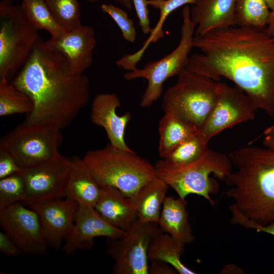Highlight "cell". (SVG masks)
Instances as JSON below:
<instances>
[{
    "instance_id": "e575fe53",
    "label": "cell",
    "mask_w": 274,
    "mask_h": 274,
    "mask_svg": "<svg viewBox=\"0 0 274 274\" xmlns=\"http://www.w3.org/2000/svg\"><path fill=\"white\" fill-rule=\"evenodd\" d=\"M0 251L5 255L17 257L23 253L14 242L3 231H0Z\"/></svg>"
},
{
    "instance_id": "8fae6325",
    "label": "cell",
    "mask_w": 274,
    "mask_h": 274,
    "mask_svg": "<svg viewBox=\"0 0 274 274\" xmlns=\"http://www.w3.org/2000/svg\"><path fill=\"white\" fill-rule=\"evenodd\" d=\"M256 111L243 90L219 81L214 106L198 133L208 144L213 136L223 130L254 120Z\"/></svg>"
},
{
    "instance_id": "484cf974",
    "label": "cell",
    "mask_w": 274,
    "mask_h": 274,
    "mask_svg": "<svg viewBox=\"0 0 274 274\" xmlns=\"http://www.w3.org/2000/svg\"><path fill=\"white\" fill-rule=\"evenodd\" d=\"M196 0H148L149 6L159 11L157 23L152 28L142 48L136 52L129 54L130 61L135 64L141 59L145 50L151 43H155L164 36L162 27L167 17L179 8L187 4H194Z\"/></svg>"
},
{
    "instance_id": "d6a6232c",
    "label": "cell",
    "mask_w": 274,
    "mask_h": 274,
    "mask_svg": "<svg viewBox=\"0 0 274 274\" xmlns=\"http://www.w3.org/2000/svg\"><path fill=\"white\" fill-rule=\"evenodd\" d=\"M137 17L139 24L145 35L150 33L152 28L150 27L149 11L148 9V0H132Z\"/></svg>"
},
{
    "instance_id": "1f68e13d",
    "label": "cell",
    "mask_w": 274,
    "mask_h": 274,
    "mask_svg": "<svg viewBox=\"0 0 274 274\" xmlns=\"http://www.w3.org/2000/svg\"><path fill=\"white\" fill-rule=\"evenodd\" d=\"M100 9L114 20L122 32L123 39L133 43L136 38V30L133 20L129 18L126 12L113 5L106 4H102Z\"/></svg>"
},
{
    "instance_id": "f35d334b",
    "label": "cell",
    "mask_w": 274,
    "mask_h": 274,
    "mask_svg": "<svg viewBox=\"0 0 274 274\" xmlns=\"http://www.w3.org/2000/svg\"><path fill=\"white\" fill-rule=\"evenodd\" d=\"M222 273H243V270L234 264L225 265L221 271Z\"/></svg>"
},
{
    "instance_id": "60d3db41",
    "label": "cell",
    "mask_w": 274,
    "mask_h": 274,
    "mask_svg": "<svg viewBox=\"0 0 274 274\" xmlns=\"http://www.w3.org/2000/svg\"><path fill=\"white\" fill-rule=\"evenodd\" d=\"M87 1L91 2V3H95L99 0H87ZM114 1L119 4L122 5L123 6L125 7L127 9H128L129 10H131L132 8V0H113Z\"/></svg>"
},
{
    "instance_id": "7402d4cb",
    "label": "cell",
    "mask_w": 274,
    "mask_h": 274,
    "mask_svg": "<svg viewBox=\"0 0 274 274\" xmlns=\"http://www.w3.org/2000/svg\"><path fill=\"white\" fill-rule=\"evenodd\" d=\"M168 187L163 180L156 177L128 197L136 211L138 220L158 223Z\"/></svg>"
},
{
    "instance_id": "52a82bcc",
    "label": "cell",
    "mask_w": 274,
    "mask_h": 274,
    "mask_svg": "<svg viewBox=\"0 0 274 274\" xmlns=\"http://www.w3.org/2000/svg\"><path fill=\"white\" fill-rule=\"evenodd\" d=\"M163 95L162 108L198 130L215 103L218 82L184 68Z\"/></svg>"
},
{
    "instance_id": "d590c367",
    "label": "cell",
    "mask_w": 274,
    "mask_h": 274,
    "mask_svg": "<svg viewBox=\"0 0 274 274\" xmlns=\"http://www.w3.org/2000/svg\"><path fill=\"white\" fill-rule=\"evenodd\" d=\"M149 266V274H176V269L169 264L161 261H152Z\"/></svg>"
},
{
    "instance_id": "b9f144b4",
    "label": "cell",
    "mask_w": 274,
    "mask_h": 274,
    "mask_svg": "<svg viewBox=\"0 0 274 274\" xmlns=\"http://www.w3.org/2000/svg\"><path fill=\"white\" fill-rule=\"evenodd\" d=\"M264 1L270 11L274 9V0H264Z\"/></svg>"
},
{
    "instance_id": "2e32d148",
    "label": "cell",
    "mask_w": 274,
    "mask_h": 274,
    "mask_svg": "<svg viewBox=\"0 0 274 274\" xmlns=\"http://www.w3.org/2000/svg\"><path fill=\"white\" fill-rule=\"evenodd\" d=\"M121 102L115 93H99L94 98L91 108L90 119L97 126L105 130L110 144L124 150H131L125 140L126 126L131 119V114L127 112L122 116L116 110Z\"/></svg>"
},
{
    "instance_id": "cb8c5ba5",
    "label": "cell",
    "mask_w": 274,
    "mask_h": 274,
    "mask_svg": "<svg viewBox=\"0 0 274 274\" xmlns=\"http://www.w3.org/2000/svg\"><path fill=\"white\" fill-rule=\"evenodd\" d=\"M184 251V244L170 234L162 232L150 243L148 258L150 261H161L169 264L180 274L196 273L182 262L181 257Z\"/></svg>"
},
{
    "instance_id": "e0dca14e",
    "label": "cell",
    "mask_w": 274,
    "mask_h": 274,
    "mask_svg": "<svg viewBox=\"0 0 274 274\" xmlns=\"http://www.w3.org/2000/svg\"><path fill=\"white\" fill-rule=\"evenodd\" d=\"M47 41L65 57L75 73L83 74L92 64L93 51L96 44L92 27L82 25Z\"/></svg>"
},
{
    "instance_id": "603a6c76",
    "label": "cell",
    "mask_w": 274,
    "mask_h": 274,
    "mask_svg": "<svg viewBox=\"0 0 274 274\" xmlns=\"http://www.w3.org/2000/svg\"><path fill=\"white\" fill-rule=\"evenodd\" d=\"M158 130V153L162 159L198 131L191 124L169 113H164L159 121Z\"/></svg>"
},
{
    "instance_id": "7c38bea8",
    "label": "cell",
    "mask_w": 274,
    "mask_h": 274,
    "mask_svg": "<svg viewBox=\"0 0 274 274\" xmlns=\"http://www.w3.org/2000/svg\"><path fill=\"white\" fill-rule=\"evenodd\" d=\"M72 159L61 155L20 172L25 188L24 204L65 198Z\"/></svg>"
},
{
    "instance_id": "ac0fdd59",
    "label": "cell",
    "mask_w": 274,
    "mask_h": 274,
    "mask_svg": "<svg viewBox=\"0 0 274 274\" xmlns=\"http://www.w3.org/2000/svg\"><path fill=\"white\" fill-rule=\"evenodd\" d=\"M236 0H196L190 9L195 36L236 26Z\"/></svg>"
},
{
    "instance_id": "8992f818",
    "label": "cell",
    "mask_w": 274,
    "mask_h": 274,
    "mask_svg": "<svg viewBox=\"0 0 274 274\" xmlns=\"http://www.w3.org/2000/svg\"><path fill=\"white\" fill-rule=\"evenodd\" d=\"M21 5L0 2V80H10L23 67L40 37Z\"/></svg>"
},
{
    "instance_id": "d6986e66",
    "label": "cell",
    "mask_w": 274,
    "mask_h": 274,
    "mask_svg": "<svg viewBox=\"0 0 274 274\" xmlns=\"http://www.w3.org/2000/svg\"><path fill=\"white\" fill-rule=\"evenodd\" d=\"M94 209L106 222L124 231L138 219L128 197L113 187H101Z\"/></svg>"
},
{
    "instance_id": "30bf717a",
    "label": "cell",
    "mask_w": 274,
    "mask_h": 274,
    "mask_svg": "<svg viewBox=\"0 0 274 274\" xmlns=\"http://www.w3.org/2000/svg\"><path fill=\"white\" fill-rule=\"evenodd\" d=\"M119 238H107L106 254L114 262L113 274H149L148 251L152 241L163 232L157 223L136 219Z\"/></svg>"
},
{
    "instance_id": "5b68a950",
    "label": "cell",
    "mask_w": 274,
    "mask_h": 274,
    "mask_svg": "<svg viewBox=\"0 0 274 274\" xmlns=\"http://www.w3.org/2000/svg\"><path fill=\"white\" fill-rule=\"evenodd\" d=\"M232 164L228 155L209 148L197 160L181 166L169 164L162 159L154 166L156 176L163 180L178 194L179 198L186 201V197L193 194L201 196L212 206L215 201L210 195L219 190L217 181L210 177L211 174L220 180L232 172Z\"/></svg>"
},
{
    "instance_id": "9c48e42d",
    "label": "cell",
    "mask_w": 274,
    "mask_h": 274,
    "mask_svg": "<svg viewBox=\"0 0 274 274\" xmlns=\"http://www.w3.org/2000/svg\"><path fill=\"white\" fill-rule=\"evenodd\" d=\"M57 129L40 125L18 126L1 140L0 148L9 153L23 169L31 168L58 156L63 136Z\"/></svg>"
},
{
    "instance_id": "4dcf8cb0",
    "label": "cell",
    "mask_w": 274,
    "mask_h": 274,
    "mask_svg": "<svg viewBox=\"0 0 274 274\" xmlns=\"http://www.w3.org/2000/svg\"><path fill=\"white\" fill-rule=\"evenodd\" d=\"M26 198L25 185L20 173L0 179V210L17 202L23 203Z\"/></svg>"
},
{
    "instance_id": "d4e9b609",
    "label": "cell",
    "mask_w": 274,
    "mask_h": 274,
    "mask_svg": "<svg viewBox=\"0 0 274 274\" xmlns=\"http://www.w3.org/2000/svg\"><path fill=\"white\" fill-rule=\"evenodd\" d=\"M21 6L25 17L37 30L49 32L52 39L58 38L66 31L57 23L45 0H21Z\"/></svg>"
},
{
    "instance_id": "8d00e7d4",
    "label": "cell",
    "mask_w": 274,
    "mask_h": 274,
    "mask_svg": "<svg viewBox=\"0 0 274 274\" xmlns=\"http://www.w3.org/2000/svg\"><path fill=\"white\" fill-rule=\"evenodd\" d=\"M263 135V146L265 147L274 148V124L264 130Z\"/></svg>"
},
{
    "instance_id": "7a4b0ae2",
    "label": "cell",
    "mask_w": 274,
    "mask_h": 274,
    "mask_svg": "<svg viewBox=\"0 0 274 274\" xmlns=\"http://www.w3.org/2000/svg\"><path fill=\"white\" fill-rule=\"evenodd\" d=\"M31 99L33 108L25 125L61 130L75 119L89 98L90 82L72 70L65 57L41 38L13 82Z\"/></svg>"
},
{
    "instance_id": "ab89813d",
    "label": "cell",
    "mask_w": 274,
    "mask_h": 274,
    "mask_svg": "<svg viewBox=\"0 0 274 274\" xmlns=\"http://www.w3.org/2000/svg\"><path fill=\"white\" fill-rule=\"evenodd\" d=\"M266 28L268 33L274 37V9L270 11Z\"/></svg>"
},
{
    "instance_id": "4fadbf2b",
    "label": "cell",
    "mask_w": 274,
    "mask_h": 274,
    "mask_svg": "<svg viewBox=\"0 0 274 274\" xmlns=\"http://www.w3.org/2000/svg\"><path fill=\"white\" fill-rule=\"evenodd\" d=\"M22 202L0 210V224L3 231L19 247L23 253L43 256L47 244L38 214Z\"/></svg>"
},
{
    "instance_id": "836d02e7",
    "label": "cell",
    "mask_w": 274,
    "mask_h": 274,
    "mask_svg": "<svg viewBox=\"0 0 274 274\" xmlns=\"http://www.w3.org/2000/svg\"><path fill=\"white\" fill-rule=\"evenodd\" d=\"M23 169L9 153L0 148V179L19 173Z\"/></svg>"
},
{
    "instance_id": "44dd1931",
    "label": "cell",
    "mask_w": 274,
    "mask_h": 274,
    "mask_svg": "<svg viewBox=\"0 0 274 274\" xmlns=\"http://www.w3.org/2000/svg\"><path fill=\"white\" fill-rule=\"evenodd\" d=\"M187 202L169 196L163 202L158 224L163 232L170 234L184 245L194 239L188 221Z\"/></svg>"
},
{
    "instance_id": "83f0119b",
    "label": "cell",
    "mask_w": 274,
    "mask_h": 274,
    "mask_svg": "<svg viewBox=\"0 0 274 274\" xmlns=\"http://www.w3.org/2000/svg\"><path fill=\"white\" fill-rule=\"evenodd\" d=\"M269 12L264 0H236V25L266 27Z\"/></svg>"
},
{
    "instance_id": "f546056e",
    "label": "cell",
    "mask_w": 274,
    "mask_h": 274,
    "mask_svg": "<svg viewBox=\"0 0 274 274\" xmlns=\"http://www.w3.org/2000/svg\"><path fill=\"white\" fill-rule=\"evenodd\" d=\"M53 16L66 31L75 30L82 25L78 0H45Z\"/></svg>"
},
{
    "instance_id": "ffe728a7",
    "label": "cell",
    "mask_w": 274,
    "mask_h": 274,
    "mask_svg": "<svg viewBox=\"0 0 274 274\" xmlns=\"http://www.w3.org/2000/svg\"><path fill=\"white\" fill-rule=\"evenodd\" d=\"M72 165L65 198L79 206L94 208L101 187L82 158H71Z\"/></svg>"
},
{
    "instance_id": "ba28073f",
    "label": "cell",
    "mask_w": 274,
    "mask_h": 274,
    "mask_svg": "<svg viewBox=\"0 0 274 274\" xmlns=\"http://www.w3.org/2000/svg\"><path fill=\"white\" fill-rule=\"evenodd\" d=\"M182 18L180 40L171 53L159 60L148 62L143 68H135L124 74L127 81L139 78L147 80L148 85L140 101L142 107H150L157 100L162 93L164 82L178 75L188 63L189 54L193 47L195 26L191 20L188 5L183 9Z\"/></svg>"
},
{
    "instance_id": "9a60e30c",
    "label": "cell",
    "mask_w": 274,
    "mask_h": 274,
    "mask_svg": "<svg viewBox=\"0 0 274 274\" xmlns=\"http://www.w3.org/2000/svg\"><path fill=\"white\" fill-rule=\"evenodd\" d=\"M125 231L106 222L94 208L78 205L73 228L65 239L61 249L69 256L79 250H89L94 245V238L122 237Z\"/></svg>"
},
{
    "instance_id": "277c9868",
    "label": "cell",
    "mask_w": 274,
    "mask_h": 274,
    "mask_svg": "<svg viewBox=\"0 0 274 274\" xmlns=\"http://www.w3.org/2000/svg\"><path fill=\"white\" fill-rule=\"evenodd\" d=\"M82 159L100 187H114L127 197L156 177L154 166L146 159L110 144L87 151Z\"/></svg>"
},
{
    "instance_id": "6da1fadb",
    "label": "cell",
    "mask_w": 274,
    "mask_h": 274,
    "mask_svg": "<svg viewBox=\"0 0 274 274\" xmlns=\"http://www.w3.org/2000/svg\"><path fill=\"white\" fill-rule=\"evenodd\" d=\"M202 53L189 57L187 70L215 81L233 82L256 109L274 118V37L266 27L234 26L194 36Z\"/></svg>"
},
{
    "instance_id": "4316f807",
    "label": "cell",
    "mask_w": 274,
    "mask_h": 274,
    "mask_svg": "<svg viewBox=\"0 0 274 274\" xmlns=\"http://www.w3.org/2000/svg\"><path fill=\"white\" fill-rule=\"evenodd\" d=\"M33 108V102L26 94L10 81L0 80L1 116L15 114H27L32 111Z\"/></svg>"
},
{
    "instance_id": "74e56055",
    "label": "cell",
    "mask_w": 274,
    "mask_h": 274,
    "mask_svg": "<svg viewBox=\"0 0 274 274\" xmlns=\"http://www.w3.org/2000/svg\"><path fill=\"white\" fill-rule=\"evenodd\" d=\"M251 229H255L257 232H263L274 236V223L265 226H254Z\"/></svg>"
},
{
    "instance_id": "3957f363",
    "label": "cell",
    "mask_w": 274,
    "mask_h": 274,
    "mask_svg": "<svg viewBox=\"0 0 274 274\" xmlns=\"http://www.w3.org/2000/svg\"><path fill=\"white\" fill-rule=\"evenodd\" d=\"M228 155L236 168L224 179L233 200L231 224L251 229L274 223V148L249 146Z\"/></svg>"
},
{
    "instance_id": "5bb4252c",
    "label": "cell",
    "mask_w": 274,
    "mask_h": 274,
    "mask_svg": "<svg viewBox=\"0 0 274 274\" xmlns=\"http://www.w3.org/2000/svg\"><path fill=\"white\" fill-rule=\"evenodd\" d=\"M40 218L44 239L48 247L61 249L72 231L78 204L66 198L27 204Z\"/></svg>"
},
{
    "instance_id": "f1b7e54d",
    "label": "cell",
    "mask_w": 274,
    "mask_h": 274,
    "mask_svg": "<svg viewBox=\"0 0 274 274\" xmlns=\"http://www.w3.org/2000/svg\"><path fill=\"white\" fill-rule=\"evenodd\" d=\"M208 148V144L203 141L197 131L163 159L170 165L183 166L197 160Z\"/></svg>"
}]
</instances>
